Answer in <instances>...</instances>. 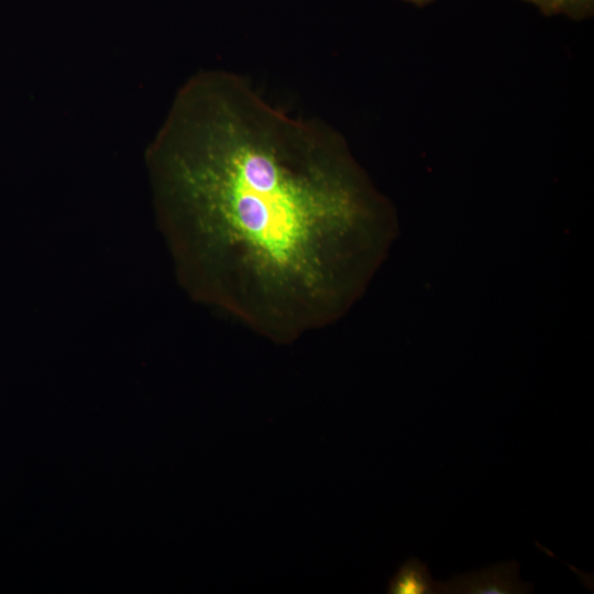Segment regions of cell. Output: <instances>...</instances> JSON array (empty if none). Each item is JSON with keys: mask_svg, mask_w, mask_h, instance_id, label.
<instances>
[{"mask_svg": "<svg viewBox=\"0 0 594 594\" xmlns=\"http://www.w3.org/2000/svg\"><path fill=\"white\" fill-rule=\"evenodd\" d=\"M146 162L193 299L280 344L348 308L386 208L339 132L275 107L242 75L201 70L178 90Z\"/></svg>", "mask_w": 594, "mask_h": 594, "instance_id": "1", "label": "cell"}, {"mask_svg": "<svg viewBox=\"0 0 594 594\" xmlns=\"http://www.w3.org/2000/svg\"><path fill=\"white\" fill-rule=\"evenodd\" d=\"M519 564L515 561L485 570L454 576L439 583V593L458 594H517L531 592V585L518 578Z\"/></svg>", "mask_w": 594, "mask_h": 594, "instance_id": "2", "label": "cell"}, {"mask_svg": "<svg viewBox=\"0 0 594 594\" xmlns=\"http://www.w3.org/2000/svg\"><path fill=\"white\" fill-rule=\"evenodd\" d=\"M389 594H435L439 582L432 580L426 563L417 558L407 560L389 580Z\"/></svg>", "mask_w": 594, "mask_h": 594, "instance_id": "3", "label": "cell"}, {"mask_svg": "<svg viewBox=\"0 0 594 594\" xmlns=\"http://www.w3.org/2000/svg\"><path fill=\"white\" fill-rule=\"evenodd\" d=\"M538 9L546 15L563 14L583 20L592 16L594 0H540Z\"/></svg>", "mask_w": 594, "mask_h": 594, "instance_id": "4", "label": "cell"}, {"mask_svg": "<svg viewBox=\"0 0 594 594\" xmlns=\"http://www.w3.org/2000/svg\"><path fill=\"white\" fill-rule=\"evenodd\" d=\"M404 1H408V2H411V3L416 4V6L421 7V6H425V4H427V3H429V2H431L433 0H404Z\"/></svg>", "mask_w": 594, "mask_h": 594, "instance_id": "5", "label": "cell"}, {"mask_svg": "<svg viewBox=\"0 0 594 594\" xmlns=\"http://www.w3.org/2000/svg\"><path fill=\"white\" fill-rule=\"evenodd\" d=\"M525 1H528L532 4H535L537 8L539 7V3H540V0H525Z\"/></svg>", "mask_w": 594, "mask_h": 594, "instance_id": "6", "label": "cell"}]
</instances>
